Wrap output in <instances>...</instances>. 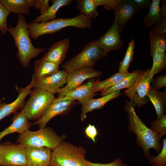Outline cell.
<instances>
[{
	"instance_id": "obj_1",
	"label": "cell",
	"mask_w": 166,
	"mask_h": 166,
	"mask_svg": "<svg viewBox=\"0 0 166 166\" xmlns=\"http://www.w3.org/2000/svg\"><path fill=\"white\" fill-rule=\"evenodd\" d=\"M128 102L125 108L128 116V130L136 135L138 145L142 149L145 157L149 159L151 156L149 149L153 148L158 153L160 151L162 146L161 139L137 115L134 101H130Z\"/></svg>"
},
{
	"instance_id": "obj_2",
	"label": "cell",
	"mask_w": 166,
	"mask_h": 166,
	"mask_svg": "<svg viewBox=\"0 0 166 166\" xmlns=\"http://www.w3.org/2000/svg\"><path fill=\"white\" fill-rule=\"evenodd\" d=\"M26 20L22 14H18L15 27L9 25L8 32L12 35L18 49L16 57L24 68L29 66L31 60L46 49L36 48L32 44Z\"/></svg>"
},
{
	"instance_id": "obj_3",
	"label": "cell",
	"mask_w": 166,
	"mask_h": 166,
	"mask_svg": "<svg viewBox=\"0 0 166 166\" xmlns=\"http://www.w3.org/2000/svg\"><path fill=\"white\" fill-rule=\"evenodd\" d=\"M30 37L34 39L44 35L52 34L68 27L80 29L90 28L91 20L82 14L69 18H58L45 22L28 24Z\"/></svg>"
},
{
	"instance_id": "obj_4",
	"label": "cell",
	"mask_w": 166,
	"mask_h": 166,
	"mask_svg": "<svg viewBox=\"0 0 166 166\" xmlns=\"http://www.w3.org/2000/svg\"><path fill=\"white\" fill-rule=\"evenodd\" d=\"M86 150L63 141L52 152L50 166H86Z\"/></svg>"
},
{
	"instance_id": "obj_5",
	"label": "cell",
	"mask_w": 166,
	"mask_h": 166,
	"mask_svg": "<svg viewBox=\"0 0 166 166\" xmlns=\"http://www.w3.org/2000/svg\"><path fill=\"white\" fill-rule=\"evenodd\" d=\"M65 134L57 135L49 127L32 131L28 130L19 134L17 143L25 148L29 146L45 147L53 150L66 138Z\"/></svg>"
},
{
	"instance_id": "obj_6",
	"label": "cell",
	"mask_w": 166,
	"mask_h": 166,
	"mask_svg": "<svg viewBox=\"0 0 166 166\" xmlns=\"http://www.w3.org/2000/svg\"><path fill=\"white\" fill-rule=\"evenodd\" d=\"M107 55V53L98 46L96 41H93L86 44L78 54L63 64L62 68L69 74L81 68L93 67Z\"/></svg>"
},
{
	"instance_id": "obj_7",
	"label": "cell",
	"mask_w": 166,
	"mask_h": 166,
	"mask_svg": "<svg viewBox=\"0 0 166 166\" xmlns=\"http://www.w3.org/2000/svg\"><path fill=\"white\" fill-rule=\"evenodd\" d=\"M24 106L28 120L39 119L55 97L54 94L41 89L34 88Z\"/></svg>"
},
{
	"instance_id": "obj_8",
	"label": "cell",
	"mask_w": 166,
	"mask_h": 166,
	"mask_svg": "<svg viewBox=\"0 0 166 166\" xmlns=\"http://www.w3.org/2000/svg\"><path fill=\"white\" fill-rule=\"evenodd\" d=\"M151 68L141 71L133 84L124 91L126 96L133 101L138 108L146 104L148 101L147 94L153 79L150 77Z\"/></svg>"
},
{
	"instance_id": "obj_9",
	"label": "cell",
	"mask_w": 166,
	"mask_h": 166,
	"mask_svg": "<svg viewBox=\"0 0 166 166\" xmlns=\"http://www.w3.org/2000/svg\"><path fill=\"white\" fill-rule=\"evenodd\" d=\"M26 148L20 144L6 142L0 144V165H27Z\"/></svg>"
},
{
	"instance_id": "obj_10",
	"label": "cell",
	"mask_w": 166,
	"mask_h": 166,
	"mask_svg": "<svg viewBox=\"0 0 166 166\" xmlns=\"http://www.w3.org/2000/svg\"><path fill=\"white\" fill-rule=\"evenodd\" d=\"M102 73L95 69L93 67L81 68L69 73L66 77L67 85L56 92L58 95L72 91L79 86L87 79L101 76Z\"/></svg>"
},
{
	"instance_id": "obj_11",
	"label": "cell",
	"mask_w": 166,
	"mask_h": 166,
	"mask_svg": "<svg viewBox=\"0 0 166 166\" xmlns=\"http://www.w3.org/2000/svg\"><path fill=\"white\" fill-rule=\"evenodd\" d=\"M74 100L66 98L59 95L52 101L49 108L39 119L33 123L36 124L40 128H44L49 121L55 116L63 114L70 108Z\"/></svg>"
},
{
	"instance_id": "obj_12",
	"label": "cell",
	"mask_w": 166,
	"mask_h": 166,
	"mask_svg": "<svg viewBox=\"0 0 166 166\" xmlns=\"http://www.w3.org/2000/svg\"><path fill=\"white\" fill-rule=\"evenodd\" d=\"M121 32L117 26L113 22L105 34L97 41L96 43L103 51L108 52L121 49L124 45L120 37Z\"/></svg>"
},
{
	"instance_id": "obj_13",
	"label": "cell",
	"mask_w": 166,
	"mask_h": 166,
	"mask_svg": "<svg viewBox=\"0 0 166 166\" xmlns=\"http://www.w3.org/2000/svg\"><path fill=\"white\" fill-rule=\"evenodd\" d=\"M34 80V77L33 75L31 82L26 86L22 88L16 87L18 95L13 102L7 104L0 101V121L10 114L23 108L25 104V99L31 92V89L33 88Z\"/></svg>"
},
{
	"instance_id": "obj_14",
	"label": "cell",
	"mask_w": 166,
	"mask_h": 166,
	"mask_svg": "<svg viewBox=\"0 0 166 166\" xmlns=\"http://www.w3.org/2000/svg\"><path fill=\"white\" fill-rule=\"evenodd\" d=\"M139 10L132 0H122L114 10V23L121 32L127 22L136 15Z\"/></svg>"
},
{
	"instance_id": "obj_15",
	"label": "cell",
	"mask_w": 166,
	"mask_h": 166,
	"mask_svg": "<svg viewBox=\"0 0 166 166\" xmlns=\"http://www.w3.org/2000/svg\"><path fill=\"white\" fill-rule=\"evenodd\" d=\"M68 73L65 70H58L46 77L38 81H34L33 88H38L54 94L56 91L66 83Z\"/></svg>"
},
{
	"instance_id": "obj_16",
	"label": "cell",
	"mask_w": 166,
	"mask_h": 166,
	"mask_svg": "<svg viewBox=\"0 0 166 166\" xmlns=\"http://www.w3.org/2000/svg\"><path fill=\"white\" fill-rule=\"evenodd\" d=\"M26 148L27 166L49 165L52 153L51 149L45 147L29 146Z\"/></svg>"
},
{
	"instance_id": "obj_17",
	"label": "cell",
	"mask_w": 166,
	"mask_h": 166,
	"mask_svg": "<svg viewBox=\"0 0 166 166\" xmlns=\"http://www.w3.org/2000/svg\"><path fill=\"white\" fill-rule=\"evenodd\" d=\"M69 46L68 38L61 40L53 44L42 58L59 65L65 59Z\"/></svg>"
},
{
	"instance_id": "obj_18",
	"label": "cell",
	"mask_w": 166,
	"mask_h": 166,
	"mask_svg": "<svg viewBox=\"0 0 166 166\" xmlns=\"http://www.w3.org/2000/svg\"><path fill=\"white\" fill-rule=\"evenodd\" d=\"M97 80L92 79L72 91L59 95L66 98L77 100L82 105L96 95L94 89Z\"/></svg>"
},
{
	"instance_id": "obj_19",
	"label": "cell",
	"mask_w": 166,
	"mask_h": 166,
	"mask_svg": "<svg viewBox=\"0 0 166 166\" xmlns=\"http://www.w3.org/2000/svg\"><path fill=\"white\" fill-rule=\"evenodd\" d=\"M12 121L10 126L0 132V141L5 136L10 134L18 132L22 134L29 130L31 126L24 107L19 112L15 114Z\"/></svg>"
},
{
	"instance_id": "obj_20",
	"label": "cell",
	"mask_w": 166,
	"mask_h": 166,
	"mask_svg": "<svg viewBox=\"0 0 166 166\" xmlns=\"http://www.w3.org/2000/svg\"><path fill=\"white\" fill-rule=\"evenodd\" d=\"M120 90L103 96L102 97L94 99L92 98L82 105L81 119L83 121L86 117L87 114L94 109L102 108L106 103L122 94Z\"/></svg>"
},
{
	"instance_id": "obj_21",
	"label": "cell",
	"mask_w": 166,
	"mask_h": 166,
	"mask_svg": "<svg viewBox=\"0 0 166 166\" xmlns=\"http://www.w3.org/2000/svg\"><path fill=\"white\" fill-rule=\"evenodd\" d=\"M59 67V65L42 58L37 60L34 65V80H41L51 75L58 70Z\"/></svg>"
},
{
	"instance_id": "obj_22",
	"label": "cell",
	"mask_w": 166,
	"mask_h": 166,
	"mask_svg": "<svg viewBox=\"0 0 166 166\" xmlns=\"http://www.w3.org/2000/svg\"><path fill=\"white\" fill-rule=\"evenodd\" d=\"M147 96L155 109L157 119L161 118L164 115L166 107V95L164 93L160 92L151 85Z\"/></svg>"
},
{
	"instance_id": "obj_23",
	"label": "cell",
	"mask_w": 166,
	"mask_h": 166,
	"mask_svg": "<svg viewBox=\"0 0 166 166\" xmlns=\"http://www.w3.org/2000/svg\"><path fill=\"white\" fill-rule=\"evenodd\" d=\"M52 5L44 12L37 17L33 22H45L56 18V14L59 10L64 6L69 5L73 1L71 0H53Z\"/></svg>"
},
{
	"instance_id": "obj_24",
	"label": "cell",
	"mask_w": 166,
	"mask_h": 166,
	"mask_svg": "<svg viewBox=\"0 0 166 166\" xmlns=\"http://www.w3.org/2000/svg\"><path fill=\"white\" fill-rule=\"evenodd\" d=\"M141 71V69H138L130 73L128 75L116 84L110 88L101 91V95L103 96L120 90L122 89H127L129 88L134 83Z\"/></svg>"
},
{
	"instance_id": "obj_25",
	"label": "cell",
	"mask_w": 166,
	"mask_h": 166,
	"mask_svg": "<svg viewBox=\"0 0 166 166\" xmlns=\"http://www.w3.org/2000/svg\"><path fill=\"white\" fill-rule=\"evenodd\" d=\"M160 0H152L148 12L143 19L144 26L147 29H151L160 20L161 18L160 12Z\"/></svg>"
},
{
	"instance_id": "obj_26",
	"label": "cell",
	"mask_w": 166,
	"mask_h": 166,
	"mask_svg": "<svg viewBox=\"0 0 166 166\" xmlns=\"http://www.w3.org/2000/svg\"><path fill=\"white\" fill-rule=\"evenodd\" d=\"M0 2L10 13L22 15L30 14L27 0H0Z\"/></svg>"
},
{
	"instance_id": "obj_27",
	"label": "cell",
	"mask_w": 166,
	"mask_h": 166,
	"mask_svg": "<svg viewBox=\"0 0 166 166\" xmlns=\"http://www.w3.org/2000/svg\"><path fill=\"white\" fill-rule=\"evenodd\" d=\"M77 2L76 7L80 14L90 20L97 18L98 13L95 0H78Z\"/></svg>"
},
{
	"instance_id": "obj_28",
	"label": "cell",
	"mask_w": 166,
	"mask_h": 166,
	"mask_svg": "<svg viewBox=\"0 0 166 166\" xmlns=\"http://www.w3.org/2000/svg\"><path fill=\"white\" fill-rule=\"evenodd\" d=\"M130 73H124L118 72L104 81H101L99 79H98L94 87V92L101 91L114 86L128 75Z\"/></svg>"
},
{
	"instance_id": "obj_29",
	"label": "cell",
	"mask_w": 166,
	"mask_h": 166,
	"mask_svg": "<svg viewBox=\"0 0 166 166\" xmlns=\"http://www.w3.org/2000/svg\"><path fill=\"white\" fill-rule=\"evenodd\" d=\"M151 56L155 53H165L166 34L155 35L149 33Z\"/></svg>"
},
{
	"instance_id": "obj_30",
	"label": "cell",
	"mask_w": 166,
	"mask_h": 166,
	"mask_svg": "<svg viewBox=\"0 0 166 166\" xmlns=\"http://www.w3.org/2000/svg\"><path fill=\"white\" fill-rule=\"evenodd\" d=\"M153 65L150 71V77L153 79L156 74L164 70L166 68V53H155L152 55Z\"/></svg>"
},
{
	"instance_id": "obj_31",
	"label": "cell",
	"mask_w": 166,
	"mask_h": 166,
	"mask_svg": "<svg viewBox=\"0 0 166 166\" xmlns=\"http://www.w3.org/2000/svg\"><path fill=\"white\" fill-rule=\"evenodd\" d=\"M135 42L133 39L131 40L122 60L120 62L119 72L124 73H128V68L132 61L134 54Z\"/></svg>"
},
{
	"instance_id": "obj_32",
	"label": "cell",
	"mask_w": 166,
	"mask_h": 166,
	"mask_svg": "<svg viewBox=\"0 0 166 166\" xmlns=\"http://www.w3.org/2000/svg\"><path fill=\"white\" fill-rule=\"evenodd\" d=\"M151 129L160 139L166 134V115L161 118L152 121Z\"/></svg>"
},
{
	"instance_id": "obj_33",
	"label": "cell",
	"mask_w": 166,
	"mask_h": 166,
	"mask_svg": "<svg viewBox=\"0 0 166 166\" xmlns=\"http://www.w3.org/2000/svg\"><path fill=\"white\" fill-rule=\"evenodd\" d=\"M163 145L159 154L153 157L150 156L149 158V163L153 166H166V139L162 140Z\"/></svg>"
},
{
	"instance_id": "obj_34",
	"label": "cell",
	"mask_w": 166,
	"mask_h": 166,
	"mask_svg": "<svg viewBox=\"0 0 166 166\" xmlns=\"http://www.w3.org/2000/svg\"><path fill=\"white\" fill-rule=\"evenodd\" d=\"M10 13L0 2V32L3 35L6 34L8 32L7 20Z\"/></svg>"
},
{
	"instance_id": "obj_35",
	"label": "cell",
	"mask_w": 166,
	"mask_h": 166,
	"mask_svg": "<svg viewBox=\"0 0 166 166\" xmlns=\"http://www.w3.org/2000/svg\"><path fill=\"white\" fill-rule=\"evenodd\" d=\"M149 33L156 35L166 34V18H161L160 21L151 29Z\"/></svg>"
},
{
	"instance_id": "obj_36",
	"label": "cell",
	"mask_w": 166,
	"mask_h": 166,
	"mask_svg": "<svg viewBox=\"0 0 166 166\" xmlns=\"http://www.w3.org/2000/svg\"><path fill=\"white\" fill-rule=\"evenodd\" d=\"M27 1L30 7H34L39 10L40 14L45 11L49 6V1L48 0H27Z\"/></svg>"
},
{
	"instance_id": "obj_37",
	"label": "cell",
	"mask_w": 166,
	"mask_h": 166,
	"mask_svg": "<svg viewBox=\"0 0 166 166\" xmlns=\"http://www.w3.org/2000/svg\"><path fill=\"white\" fill-rule=\"evenodd\" d=\"M121 0H95L97 6H102L106 10H114Z\"/></svg>"
},
{
	"instance_id": "obj_38",
	"label": "cell",
	"mask_w": 166,
	"mask_h": 166,
	"mask_svg": "<svg viewBox=\"0 0 166 166\" xmlns=\"http://www.w3.org/2000/svg\"><path fill=\"white\" fill-rule=\"evenodd\" d=\"M86 166H128V165L123 164L121 159L117 158L112 162L105 164L94 163L86 160Z\"/></svg>"
},
{
	"instance_id": "obj_39",
	"label": "cell",
	"mask_w": 166,
	"mask_h": 166,
	"mask_svg": "<svg viewBox=\"0 0 166 166\" xmlns=\"http://www.w3.org/2000/svg\"><path fill=\"white\" fill-rule=\"evenodd\" d=\"M153 86L154 88L158 90L166 85V76L163 74L156 77L152 82Z\"/></svg>"
},
{
	"instance_id": "obj_40",
	"label": "cell",
	"mask_w": 166,
	"mask_h": 166,
	"mask_svg": "<svg viewBox=\"0 0 166 166\" xmlns=\"http://www.w3.org/2000/svg\"><path fill=\"white\" fill-rule=\"evenodd\" d=\"M85 132L87 136L91 139L94 142H96L95 138L97 134V131L94 125L89 124L85 128Z\"/></svg>"
},
{
	"instance_id": "obj_41",
	"label": "cell",
	"mask_w": 166,
	"mask_h": 166,
	"mask_svg": "<svg viewBox=\"0 0 166 166\" xmlns=\"http://www.w3.org/2000/svg\"><path fill=\"white\" fill-rule=\"evenodd\" d=\"M132 1L139 10L142 8L149 9L152 2V0H132Z\"/></svg>"
},
{
	"instance_id": "obj_42",
	"label": "cell",
	"mask_w": 166,
	"mask_h": 166,
	"mask_svg": "<svg viewBox=\"0 0 166 166\" xmlns=\"http://www.w3.org/2000/svg\"><path fill=\"white\" fill-rule=\"evenodd\" d=\"M161 6L160 7V12L161 18H166V1L162 0Z\"/></svg>"
},
{
	"instance_id": "obj_43",
	"label": "cell",
	"mask_w": 166,
	"mask_h": 166,
	"mask_svg": "<svg viewBox=\"0 0 166 166\" xmlns=\"http://www.w3.org/2000/svg\"><path fill=\"white\" fill-rule=\"evenodd\" d=\"M28 166L27 165H19V166Z\"/></svg>"
},
{
	"instance_id": "obj_44",
	"label": "cell",
	"mask_w": 166,
	"mask_h": 166,
	"mask_svg": "<svg viewBox=\"0 0 166 166\" xmlns=\"http://www.w3.org/2000/svg\"><path fill=\"white\" fill-rule=\"evenodd\" d=\"M1 35V33L0 32V36Z\"/></svg>"
},
{
	"instance_id": "obj_45",
	"label": "cell",
	"mask_w": 166,
	"mask_h": 166,
	"mask_svg": "<svg viewBox=\"0 0 166 166\" xmlns=\"http://www.w3.org/2000/svg\"></svg>"
}]
</instances>
